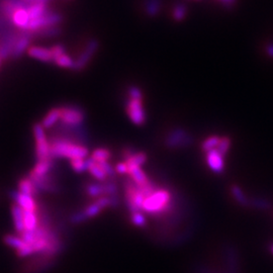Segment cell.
<instances>
[{
  "label": "cell",
  "instance_id": "cell-1",
  "mask_svg": "<svg viewBox=\"0 0 273 273\" xmlns=\"http://www.w3.org/2000/svg\"><path fill=\"white\" fill-rule=\"evenodd\" d=\"M51 157L55 159H86L89 154L88 148L83 144L64 136L52 135L49 138Z\"/></svg>",
  "mask_w": 273,
  "mask_h": 273
},
{
  "label": "cell",
  "instance_id": "cell-2",
  "mask_svg": "<svg viewBox=\"0 0 273 273\" xmlns=\"http://www.w3.org/2000/svg\"><path fill=\"white\" fill-rule=\"evenodd\" d=\"M143 212L152 216H166L172 213L173 203L172 194L166 188H157L150 196L145 198Z\"/></svg>",
  "mask_w": 273,
  "mask_h": 273
},
{
  "label": "cell",
  "instance_id": "cell-3",
  "mask_svg": "<svg viewBox=\"0 0 273 273\" xmlns=\"http://www.w3.org/2000/svg\"><path fill=\"white\" fill-rule=\"evenodd\" d=\"M33 135L34 138V152L36 161L53 159L51 157V148L50 140L46 134V129L41 122L34 123L33 126Z\"/></svg>",
  "mask_w": 273,
  "mask_h": 273
},
{
  "label": "cell",
  "instance_id": "cell-4",
  "mask_svg": "<svg viewBox=\"0 0 273 273\" xmlns=\"http://www.w3.org/2000/svg\"><path fill=\"white\" fill-rule=\"evenodd\" d=\"M85 120L84 110L77 105H63L61 106V120L62 126L69 128L82 127Z\"/></svg>",
  "mask_w": 273,
  "mask_h": 273
},
{
  "label": "cell",
  "instance_id": "cell-5",
  "mask_svg": "<svg viewBox=\"0 0 273 273\" xmlns=\"http://www.w3.org/2000/svg\"><path fill=\"white\" fill-rule=\"evenodd\" d=\"M63 21V16L59 12L56 11H48L47 14L39 18L32 19L29 23L28 31L31 33H35L36 31H39L44 28H49V27H55V26H60V23Z\"/></svg>",
  "mask_w": 273,
  "mask_h": 273
},
{
  "label": "cell",
  "instance_id": "cell-6",
  "mask_svg": "<svg viewBox=\"0 0 273 273\" xmlns=\"http://www.w3.org/2000/svg\"><path fill=\"white\" fill-rule=\"evenodd\" d=\"M99 46H101V44H99V42L96 39H91L86 43L84 49L82 50V52L75 60L73 70L79 72L87 67V65L90 63V61L98 51Z\"/></svg>",
  "mask_w": 273,
  "mask_h": 273
},
{
  "label": "cell",
  "instance_id": "cell-7",
  "mask_svg": "<svg viewBox=\"0 0 273 273\" xmlns=\"http://www.w3.org/2000/svg\"><path fill=\"white\" fill-rule=\"evenodd\" d=\"M126 113L131 121L136 126H143L147 120L143 99H130L126 104Z\"/></svg>",
  "mask_w": 273,
  "mask_h": 273
},
{
  "label": "cell",
  "instance_id": "cell-8",
  "mask_svg": "<svg viewBox=\"0 0 273 273\" xmlns=\"http://www.w3.org/2000/svg\"><path fill=\"white\" fill-rule=\"evenodd\" d=\"M191 142H192V139H191L190 135L182 129L172 130L170 133H168L166 139H165L166 146L171 149L188 147L191 144Z\"/></svg>",
  "mask_w": 273,
  "mask_h": 273
},
{
  "label": "cell",
  "instance_id": "cell-9",
  "mask_svg": "<svg viewBox=\"0 0 273 273\" xmlns=\"http://www.w3.org/2000/svg\"><path fill=\"white\" fill-rule=\"evenodd\" d=\"M9 196L11 200L14 201V204L20 206L24 212H38L40 208V205L38 202H36L35 197L21 193L17 189L10 190Z\"/></svg>",
  "mask_w": 273,
  "mask_h": 273
},
{
  "label": "cell",
  "instance_id": "cell-10",
  "mask_svg": "<svg viewBox=\"0 0 273 273\" xmlns=\"http://www.w3.org/2000/svg\"><path fill=\"white\" fill-rule=\"evenodd\" d=\"M225 157L218 149H213L205 153V162L207 167L217 174H222L225 171Z\"/></svg>",
  "mask_w": 273,
  "mask_h": 273
},
{
  "label": "cell",
  "instance_id": "cell-11",
  "mask_svg": "<svg viewBox=\"0 0 273 273\" xmlns=\"http://www.w3.org/2000/svg\"><path fill=\"white\" fill-rule=\"evenodd\" d=\"M34 38V35L31 32H21L19 34L18 39L15 45L14 51H12L11 58L18 59L20 58L24 53L28 52L29 48L31 47V42Z\"/></svg>",
  "mask_w": 273,
  "mask_h": 273
},
{
  "label": "cell",
  "instance_id": "cell-12",
  "mask_svg": "<svg viewBox=\"0 0 273 273\" xmlns=\"http://www.w3.org/2000/svg\"><path fill=\"white\" fill-rule=\"evenodd\" d=\"M29 177L33 180L34 184L35 185V188H38L40 193L41 192L54 193L59 190V186H58L57 182L51 176V173L46 176H42V177H31V176H29Z\"/></svg>",
  "mask_w": 273,
  "mask_h": 273
},
{
  "label": "cell",
  "instance_id": "cell-13",
  "mask_svg": "<svg viewBox=\"0 0 273 273\" xmlns=\"http://www.w3.org/2000/svg\"><path fill=\"white\" fill-rule=\"evenodd\" d=\"M27 54L43 63H54V56L50 48H45L41 46H31L28 50Z\"/></svg>",
  "mask_w": 273,
  "mask_h": 273
},
{
  "label": "cell",
  "instance_id": "cell-14",
  "mask_svg": "<svg viewBox=\"0 0 273 273\" xmlns=\"http://www.w3.org/2000/svg\"><path fill=\"white\" fill-rule=\"evenodd\" d=\"M15 27L19 29L21 32H27L29 23L31 21L29 11L27 7H20L15 10L14 14L9 18Z\"/></svg>",
  "mask_w": 273,
  "mask_h": 273
},
{
  "label": "cell",
  "instance_id": "cell-15",
  "mask_svg": "<svg viewBox=\"0 0 273 273\" xmlns=\"http://www.w3.org/2000/svg\"><path fill=\"white\" fill-rule=\"evenodd\" d=\"M128 165V175L130 176V179L136 185V186H142L149 182L150 178H149L146 174V172L142 169L141 166L136 165L129 161H125Z\"/></svg>",
  "mask_w": 273,
  "mask_h": 273
},
{
  "label": "cell",
  "instance_id": "cell-16",
  "mask_svg": "<svg viewBox=\"0 0 273 273\" xmlns=\"http://www.w3.org/2000/svg\"><path fill=\"white\" fill-rule=\"evenodd\" d=\"M54 167H55L54 159H47V160L36 161V163L34 164V166L30 171L28 175L31 176V177L46 176L52 172Z\"/></svg>",
  "mask_w": 273,
  "mask_h": 273
},
{
  "label": "cell",
  "instance_id": "cell-17",
  "mask_svg": "<svg viewBox=\"0 0 273 273\" xmlns=\"http://www.w3.org/2000/svg\"><path fill=\"white\" fill-rule=\"evenodd\" d=\"M10 213L15 231L17 232V234L21 235L26 231L24 230V210L17 205L12 204L10 207Z\"/></svg>",
  "mask_w": 273,
  "mask_h": 273
},
{
  "label": "cell",
  "instance_id": "cell-18",
  "mask_svg": "<svg viewBox=\"0 0 273 273\" xmlns=\"http://www.w3.org/2000/svg\"><path fill=\"white\" fill-rule=\"evenodd\" d=\"M61 120V106H55L50 109L43 118L41 123L46 130H51Z\"/></svg>",
  "mask_w": 273,
  "mask_h": 273
},
{
  "label": "cell",
  "instance_id": "cell-19",
  "mask_svg": "<svg viewBox=\"0 0 273 273\" xmlns=\"http://www.w3.org/2000/svg\"><path fill=\"white\" fill-rule=\"evenodd\" d=\"M17 190L21 193L32 195L34 197H36L40 194V191L38 188H35L33 180L27 175L24 177H21L17 182Z\"/></svg>",
  "mask_w": 273,
  "mask_h": 273
},
{
  "label": "cell",
  "instance_id": "cell-20",
  "mask_svg": "<svg viewBox=\"0 0 273 273\" xmlns=\"http://www.w3.org/2000/svg\"><path fill=\"white\" fill-rule=\"evenodd\" d=\"M18 36L19 34L8 35L1 43V45H0V58H1V60H6L11 57L12 51H14V48Z\"/></svg>",
  "mask_w": 273,
  "mask_h": 273
},
{
  "label": "cell",
  "instance_id": "cell-21",
  "mask_svg": "<svg viewBox=\"0 0 273 273\" xmlns=\"http://www.w3.org/2000/svg\"><path fill=\"white\" fill-rule=\"evenodd\" d=\"M87 171L93 178H95L99 182H105L108 179L107 174L101 166V164L95 162L91 158H87Z\"/></svg>",
  "mask_w": 273,
  "mask_h": 273
},
{
  "label": "cell",
  "instance_id": "cell-22",
  "mask_svg": "<svg viewBox=\"0 0 273 273\" xmlns=\"http://www.w3.org/2000/svg\"><path fill=\"white\" fill-rule=\"evenodd\" d=\"M3 243L12 248V249L17 251H19L22 248L26 247L28 245V243L24 241L21 236L18 234H6L3 236Z\"/></svg>",
  "mask_w": 273,
  "mask_h": 273
},
{
  "label": "cell",
  "instance_id": "cell-23",
  "mask_svg": "<svg viewBox=\"0 0 273 273\" xmlns=\"http://www.w3.org/2000/svg\"><path fill=\"white\" fill-rule=\"evenodd\" d=\"M20 7H27L22 2V0H0V10L8 18H10L15 10Z\"/></svg>",
  "mask_w": 273,
  "mask_h": 273
},
{
  "label": "cell",
  "instance_id": "cell-24",
  "mask_svg": "<svg viewBox=\"0 0 273 273\" xmlns=\"http://www.w3.org/2000/svg\"><path fill=\"white\" fill-rule=\"evenodd\" d=\"M38 212H24V230L34 231L39 228L40 218Z\"/></svg>",
  "mask_w": 273,
  "mask_h": 273
},
{
  "label": "cell",
  "instance_id": "cell-25",
  "mask_svg": "<svg viewBox=\"0 0 273 273\" xmlns=\"http://www.w3.org/2000/svg\"><path fill=\"white\" fill-rule=\"evenodd\" d=\"M85 192L87 194V196L92 198V200H96V198L104 195L103 184L102 182L87 183L85 186Z\"/></svg>",
  "mask_w": 273,
  "mask_h": 273
},
{
  "label": "cell",
  "instance_id": "cell-26",
  "mask_svg": "<svg viewBox=\"0 0 273 273\" xmlns=\"http://www.w3.org/2000/svg\"><path fill=\"white\" fill-rule=\"evenodd\" d=\"M231 193L234 200L242 206H250V198H248L239 185H232Z\"/></svg>",
  "mask_w": 273,
  "mask_h": 273
},
{
  "label": "cell",
  "instance_id": "cell-27",
  "mask_svg": "<svg viewBox=\"0 0 273 273\" xmlns=\"http://www.w3.org/2000/svg\"><path fill=\"white\" fill-rule=\"evenodd\" d=\"M27 9L29 11V16H30L31 20L32 19H35V18H39V17L45 16L48 11H50L49 5L48 4H44V3L32 4L29 7H27Z\"/></svg>",
  "mask_w": 273,
  "mask_h": 273
},
{
  "label": "cell",
  "instance_id": "cell-28",
  "mask_svg": "<svg viewBox=\"0 0 273 273\" xmlns=\"http://www.w3.org/2000/svg\"><path fill=\"white\" fill-rule=\"evenodd\" d=\"M161 7H162L161 0H146L145 1V11L148 17H157L161 10Z\"/></svg>",
  "mask_w": 273,
  "mask_h": 273
},
{
  "label": "cell",
  "instance_id": "cell-29",
  "mask_svg": "<svg viewBox=\"0 0 273 273\" xmlns=\"http://www.w3.org/2000/svg\"><path fill=\"white\" fill-rule=\"evenodd\" d=\"M90 158L97 163L109 162L111 158V153L106 148H97L92 152Z\"/></svg>",
  "mask_w": 273,
  "mask_h": 273
},
{
  "label": "cell",
  "instance_id": "cell-30",
  "mask_svg": "<svg viewBox=\"0 0 273 273\" xmlns=\"http://www.w3.org/2000/svg\"><path fill=\"white\" fill-rule=\"evenodd\" d=\"M33 34L34 36H40V38H55V36H58L62 34V29L60 26L49 27L41 29Z\"/></svg>",
  "mask_w": 273,
  "mask_h": 273
},
{
  "label": "cell",
  "instance_id": "cell-31",
  "mask_svg": "<svg viewBox=\"0 0 273 273\" xmlns=\"http://www.w3.org/2000/svg\"><path fill=\"white\" fill-rule=\"evenodd\" d=\"M188 6L183 3H177L174 5V7H173L171 11V16L173 20L179 22L185 19L186 16H188Z\"/></svg>",
  "mask_w": 273,
  "mask_h": 273
},
{
  "label": "cell",
  "instance_id": "cell-32",
  "mask_svg": "<svg viewBox=\"0 0 273 273\" xmlns=\"http://www.w3.org/2000/svg\"><path fill=\"white\" fill-rule=\"evenodd\" d=\"M221 139H222V136H216V135L207 136V138L205 140H204V142L201 145L202 151L204 153H206L210 150H213V149L218 148V146L221 142Z\"/></svg>",
  "mask_w": 273,
  "mask_h": 273
},
{
  "label": "cell",
  "instance_id": "cell-33",
  "mask_svg": "<svg viewBox=\"0 0 273 273\" xmlns=\"http://www.w3.org/2000/svg\"><path fill=\"white\" fill-rule=\"evenodd\" d=\"M54 63L60 67V68H64V69H71L73 70L74 68V63H75V60H74L70 55H68L67 53L61 55L59 57H57L54 60Z\"/></svg>",
  "mask_w": 273,
  "mask_h": 273
},
{
  "label": "cell",
  "instance_id": "cell-34",
  "mask_svg": "<svg viewBox=\"0 0 273 273\" xmlns=\"http://www.w3.org/2000/svg\"><path fill=\"white\" fill-rule=\"evenodd\" d=\"M102 208L99 206L94 201L92 203H90L87 206L82 209V212L84 213L86 219H93L95 217H97L98 215H101V213L102 212Z\"/></svg>",
  "mask_w": 273,
  "mask_h": 273
},
{
  "label": "cell",
  "instance_id": "cell-35",
  "mask_svg": "<svg viewBox=\"0 0 273 273\" xmlns=\"http://www.w3.org/2000/svg\"><path fill=\"white\" fill-rule=\"evenodd\" d=\"M250 206L260 210H267L271 207V202L263 197H253L250 198Z\"/></svg>",
  "mask_w": 273,
  "mask_h": 273
},
{
  "label": "cell",
  "instance_id": "cell-36",
  "mask_svg": "<svg viewBox=\"0 0 273 273\" xmlns=\"http://www.w3.org/2000/svg\"><path fill=\"white\" fill-rule=\"evenodd\" d=\"M70 166L75 173H83L85 171H87V158L71 160Z\"/></svg>",
  "mask_w": 273,
  "mask_h": 273
},
{
  "label": "cell",
  "instance_id": "cell-37",
  "mask_svg": "<svg viewBox=\"0 0 273 273\" xmlns=\"http://www.w3.org/2000/svg\"><path fill=\"white\" fill-rule=\"evenodd\" d=\"M130 220H131L132 224L138 228H144L147 226L146 217L144 216V214L142 212H136V213L131 214Z\"/></svg>",
  "mask_w": 273,
  "mask_h": 273
},
{
  "label": "cell",
  "instance_id": "cell-38",
  "mask_svg": "<svg viewBox=\"0 0 273 273\" xmlns=\"http://www.w3.org/2000/svg\"><path fill=\"white\" fill-rule=\"evenodd\" d=\"M231 146H232V141H231L229 136H222L221 142H220L217 149L222 155L226 156L230 151Z\"/></svg>",
  "mask_w": 273,
  "mask_h": 273
},
{
  "label": "cell",
  "instance_id": "cell-39",
  "mask_svg": "<svg viewBox=\"0 0 273 273\" xmlns=\"http://www.w3.org/2000/svg\"><path fill=\"white\" fill-rule=\"evenodd\" d=\"M128 96L130 99H143V92L138 86H130L128 88Z\"/></svg>",
  "mask_w": 273,
  "mask_h": 273
},
{
  "label": "cell",
  "instance_id": "cell-40",
  "mask_svg": "<svg viewBox=\"0 0 273 273\" xmlns=\"http://www.w3.org/2000/svg\"><path fill=\"white\" fill-rule=\"evenodd\" d=\"M85 221H87L86 219L84 213L82 212V209L79 210V212L74 213L73 215H71L70 217V222L74 225H77V224H81V222H84Z\"/></svg>",
  "mask_w": 273,
  "mask_h": 273
},
{
  "label": "cell",
  "instance_id": "cell-41",
  "mask_svg": "<svg viewBox=\"0 0 273 273\" xmlns=\"http://www.w3.org/2000/svg\"><path fill=\"white\" fill-rule=\"evenodd\" d=\"M50 49H51L52 54H53V56H54V60H55L57 57H59V56H61V55H63V54L67 53L65 46H64V45H62V44H56V45L52 46Z\"/></svg>",
  "mask_w": 273,
  "mask_h": 273
},
{
  "label": "cell",
  "instance_id": "cell-42",
  "mask_svg": "<svg viewBox=\"0 0 273 273\" xmlns=\"http://www.w3.org/2000/svg\"><path fill=\"white\" fill-rule=\"evenodd\" d=\"M115 170L117 173H119V174H121V175L128 174V165L125 161H123V162H119L116 165Z\"/></svg>",
  "mask_w": 273,
  "mask_h": 273
},
{
  "label": "cell",
  "instance_id": "cell-43",
  "mask_svg": "<svg viewBox=\"0 0 273 273\" xmlns=\"http://www.w3.org/2000/svg\"><path fill=\"white\" fill-rule=\"evenodd\" d=\"M220 1L224 6L231 7V6L236 4V2H237V0H220Z\"/></svg>",
  "mask_w": 273,
  "mask_h": 273
},
{
  "label": "cell",
  "instance_id": "cell-44",
  "mask_svg": "<svg viewBox=\"0 0 273 273\" xmlns=\"http://www.w3.org/2000/svg\"><path fill=\"white\" fill-rule=\"evenodd\" d=\"M266 53L270 58H273V44L267 46L266 48Z\"/></svg>",
  "mask_w": 273,
  "mask_h": 273
},
{
  "label": "cell",
  "instance_id": "cell-45",
  "mask_svg": "<svg viewBox=\"0 0 273 273\" xmlns=\"http://www.w3.org/2000/svg\"><path fill=\"white\" fill-rule=\"evenodd\" d=\"M270 251H271V253H272V255H273V244H272L271 247H270Z\"/></svg>",
  "mask_w": 273,
  "mask_h": 273
},
{
  "label": "cell",
  "instance_id": "cell-46",
  "mask_svg": "<svg viewBox=\"0 0 273 273\" xmlns=\"http://www.w3.org/2000/svg\"><path fill=\"white\" fill-rule=\"evenodd\" d=\"M1 61H2V60H1V58H0V65H1Z\"/></svg>",
  "mask_w": 273,
  "mask_h": 273
}]
</instances>
